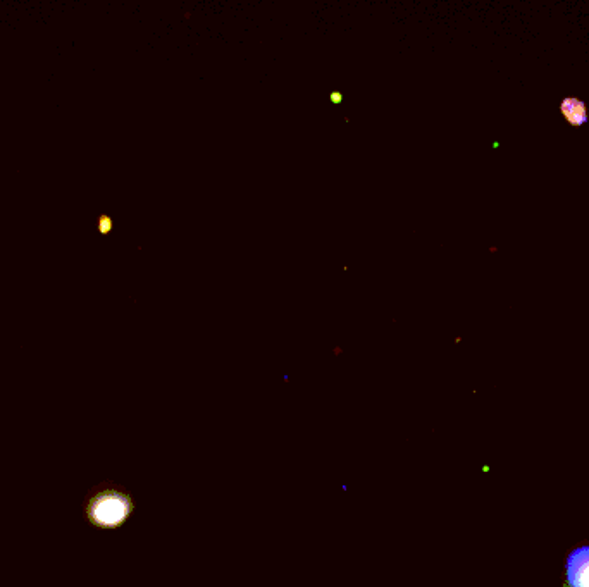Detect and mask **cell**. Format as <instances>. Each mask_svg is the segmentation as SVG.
Wrapping results in <instances>:
<instances>
[{"label":"cell","instance_id":"1","mask_svg":"<svg viewBox=\"0 0 589 587\" xmlns=\"http://www.w3.org/2000/svg\"><path fill=\"white\" fill-rule=\"evenodd\" d=\"M131 513H133V500L119 489L106 491L93 501L92 519L100 527L114 529V527L123 526L124 522L130 519Z\"/></svg>","mask_w":589,"mask_h":587},{"label":"cell","instance_id":"2","mask_svg":"<svg viewBox=\"0 0 589 587\" xmlns=\"http://www.w3.org/2000/svg\"><path fill=\"white\" fill-rule=\"evenodd\" d=\"M560 111L572 126H583L588 121V112H586V106L581 100L572 99V97L565 99L560 106Z\"/></svg>","mask_w":589,"mask_h":587},{"label":"cell","instance_id":"3","mask_svg":"<svg viewBox=\"0 0 589 587\" xmlns=\"http://www.w3.org/2000/svg\"><path fill=\"white\" fill-rule=\"evenodd\" d=\"M112 228H114V224H112V219L109 216H100L99 217V233L100 235H109L111 233Z\"/></svg>","mask_w":589,"mask_h":587}]
</instances>
